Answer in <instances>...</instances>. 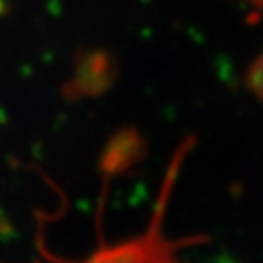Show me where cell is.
<instances>
[{"instance_id":"1","label":"cell","mask_w":263,"mask_h":263,"mask_svg":"<svg viewBox=\"0 0 263 263\" xmlns=\"http://www.w3.org/2000/svg\"><path fill=\"white\" fill-rule=\"evenodd\" d=\"M250 86L254 88V92L263 98V57L257 59L250 70Z\"/></svg>"},{"instance_id":"2","label":"cell","mask_w":263,"mask_h":263,"mask_svg":"<svg viewBox=\"0 0 263 263\" xmlns=\"http://www.w3.org/2000/svg\"><path fill=\"white\" fill-rule=\"evenodd\" d=\"M244 2H250V4H254V6L263 10V0H244Z\"/></svg>"}]
</instances>
